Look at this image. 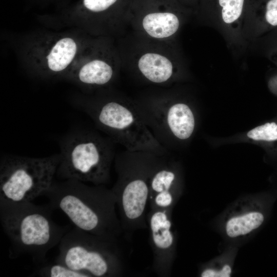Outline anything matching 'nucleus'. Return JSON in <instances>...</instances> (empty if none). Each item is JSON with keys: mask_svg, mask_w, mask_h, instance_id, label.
I'll return each mask as SVG.
<instances>
[{"mask_svg": "<svg viewBox=\"0 0 277 277\" xmlns=\"http://www.w3.org/2000/svg\"><path fill=\"white\" fill-rule=\"evenodd\" d=\"M44 195L51 207L64 212L75 227L114 241L122 234L115 195L105 185L66 180L54 182Z\"/></svg>", "mask_w": 277, "mask_h": 277, "instance_id": "1", "label": "nucleus"}, {"mask_svg": "<svg viewBox=\"0 0 277 277\" xmlns=\"http://www.w3.org/2000/svg\"><path fill=\"white\" fill-rule=\"evenodd\" d=\"M51 209L49 204L39 206L32 202L0 203L1 225L11 243L10 258L28 254L35 263L47 262L49 250L67 232L53 221Z\"/></svg>", "mask_w": 277, "mask_h": 277, "instance_id": "2", "label": "nucleus"}, {"mask_svg": "<svg viewBox=\"0 0 277 277\" xmlns=\"http://www.w3.org/2000/svg\"><path fill=\"white\" fill-rule=\"evenodd\" d=\"M112 142L90 130L68 132L59 142L61 161L56 176L94 185L108 184L114 156Z\"/></svg>", "mask_w": 277, "mask_h": 277, "instance_id": "3", "label": "nucleus"}, {"mask_svg": "<svg viewBox=\"0 0 277 277\" xmlns=\"http://www.w3.org/2000/svg\"><path fill=\"white\" fill-rule=\"evenodd\" d=\"M80 106L109 138L130 151L154 152L161 148L143 118L128 102L112 98L84 102Z\"/></svg>", "mask_w": 277, "mask_h": 277, "instance_id": "4", "label": "nucleus"}, {"mask_svg": "<svg viewBox=\"0 0 277 277\" xmlns=\"http://www.w3.org/2000/svg\"><path fill=\"white\" fill-rule=\"evenodd\" d=\"M60 153L42 157L12 154L0 160V203L32 202L54 183Z\"/></svg>", "mask_w": 277, "mask_h": 277, "instance_id": "5", "label": "nucleus"}, {"mask_svg": "<svg viewBox=\"0 0 277 277\" xmlns=\"http://www.w3.org/2000/svg\"><path fill=\"white\" fill-rule=\"evenodd\" d=\"M55 261L90 277H115L122 274V255L114 241L76 227L68 230L59 243Z\"/></svg>", "mask_w": 277, "mask_h": 277, "instance_id": "6", "label": "nucleus"}, {"mask_svg": "<svg viewBox=\"0 0 277 277\" xmlns=\"http://www.w3.org/2000/svg\"><path fill=\"white\" fill-rule=\"evenodd\" d=\"M116 168L118 177L111 189L116 198L123 230L130 232L145 228L153 168L136 166L125 170L116 162Z\"/></svg>", "mask_w": 277, "mask_h": 277, "instance_id": "7", "label": "nucleus"}, {"mask_svg": "<svg viewBox=\"0 0 277 277\" xmlns=\"http://www.w3.org/2000/svg\"><path fill=\"white\" fill-rule=\"evenodd\" d=\"M170 212L154 209L150 210L147 215L153 253V268L162 276L168 275L170 271L174 244Z\"/></svg>", "mask_w": 277, "mask_h": 277, "instance_id": "8", "label": "nucleus"}, {"mask_svg": "<svg viewBox=\"0 0 277 277\" xmlns=\"http://www.w3.org/2000/svg\"><path fill=\"white\" fill-rule=\"evenodd\" d=\"M175 172L168 165L153 168L149 179L150 210L162 209L171 211L175 201Z\"/></svg>", "mask_w": 277, "mask_h": 277, "instance_id": "9", "label": "nucleus"}, {"mask_svg": "<svg viewBox=\"0 0 277 277\" xmlns=\"http://www.w3.org/2000/svg\"><path fill=\"white\" fill-rule=\"evenodd\" d=\"M162 117L166 129L178 139L189 138L193 132L195 118L190 108L184 103L167 105Z\"/></svg>", "mask_w": 277, "mask_h": 277, "instance_id": "10", "label": "nucleus"}, {"mask_svg": "<svg viewBox=\"0 0 277 277\" xmlns=\"http://www.w3.org/2000/svg\"><path fill=\"white\" fill-rule=\"evenodd\" d=\"M138 70L148 81L157 84L168 82L173 74L171 61L166 56L156 52L142 54L137 62Z\"/></svg>", "mask_w": 277, "mask_h": 277, "instance_id": "11", "label": "nucleus"}, {"mask_svg": "<svg viewBox=\"0 0 277 277\" xmlns=\"http://www.w3.org/2000/svg\"><path fill=\"white\" fill-rule=\"evenodd\" d=\"M141 26L150 37L164 39L169 38L177 32L180 21L177 16L171 12H152L143 18Z\"/></svg>", "mask_w": 277, "mask_h": 277, "instance_id": "12", "label": "nucleus"}, {"mask_svg": "<svg viewBox=\"0 0 277 277\" xmlns=\"http://www.w3.org/2000/svg\"><path fill=\"white\" fill-rule=\"evenodd\" d=\"M113 76L112 67L100 60H94L84 65L77 75L78 81L82 84L95 86L109 83Z\"/></svg>", "mask_w": 277, "mask_h": 277, "instance_id": "13", "label": "nucleus"}, {"mask_svg": "<svg viewBox=\"0 0 277 277\" xmlns=\"http://www.w3.org/2000/svg\"><path fill=\"white\" fill-rule=\"evenodd\" d=\"M76 49V44L72 38L65 37L59 40L47 56L49 68L53 72L64 70L72 62Z\"/></svg>", "mask_w": 277, "mask_h": 277, "instance_id": "14", "label": "nucleus"}, {"mask_svg": "<svg viewBox=\"0 0 277 277\" xmlns=\"http://www.w3.org/2000/svg\"><path fill=\"white\" fill-rule=\"evenodd\" d=\"M264 221V214L257 211L233 217L226 224L227 234L231 238L245 235L259 228Z\"/></svg>", "mask_w": 277, "mask_h": 277, "instance_id": "15", "label": "nucleus"}, {"mask_svg": "<svg viewBox=\"0 0 277 277\" xmlns=\"http://www.w3.org/2000/svg\"><path fill=\"white\" fill-rule=\"evenodd\" d=\"M34 274L42 277H90L85 273L74 270L55 261L42 264Z\"/></svg>", "mask_w": 277, "mask_h": 277, "instance_id": "16", "label": "nucleus"}, {"mask_svg": "<svg viewBox=\"0 0 277 277\" xmlns=\"http://www.w3.org/2000/svg\"><path fill=\"white\" fill-rule=\"evenodd\" d=\"M247 136L256 141L277 142V122H267L250 130Z\"/></svg>", "mask_w": 277, "mask_h": 277, "instance_id": "17", "label": "nucleus"}, {"mask_svg": "<svg viewBox=\"0 0 277 277\" xmlns=\"http://www.w3.org/2000/svg\"><path fill=\"white\" fill-rule=\"evenodd\" d=\"M244 0H219L222 7V16L224 22L230 24L238 19L242 12Z\"/></svg>", "mask_w": 277, "mask_h": 277, "instance_id": "18", "label": "nucleus"}, {"mask_svg": "<svg viewBox=\"0 0 277 277\" xmlns=\"http://www.w3.org/2000/svg\"><path fill=\"white\" fill-rule=\"evenodd\" d=\"M117 0H84V5L88 10L98 12L108 9Z\"/></svg>", "mask_w": 277, "mask_h": 277, "instance_id": "19", "label": "nucleus"}, {"mask_svg": "<svg viewBox=\"0 0 277 277\" xmlns=\"http://www.w3.org/2000/svg\"><path fill=\"white\" fill-rule=\"evenodd\" d=\"M265 18L272 26H277V0H269L266 5Z\"/></svg>", "mask_w": 277, "mask_h": 277, "instance_id": "20", "label": "nucleus"}, {"mask_svg": "<svg viewBox=\"0 0 277 277\" xmlns=\"http://www.w3.org/2000/svg\"><path fill=\"white\" fill-rule=\"evenodd\" d=\"M231 272L230 266L225 265L222 270L219 271L211 269H206L202 272L201 276L202 277H229Z\"/></svg>", "mask_w": 277, "mask_h": 277, "instance_id": "21", "label": "nucleus"}]
</instances>
